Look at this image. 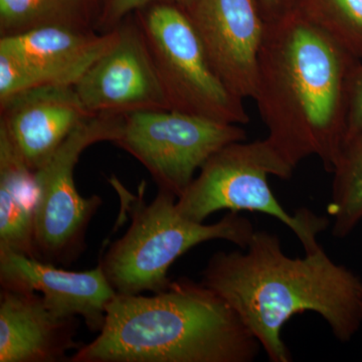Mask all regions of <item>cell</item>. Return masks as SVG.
<instances>
[{"instance_id":"1","label":"cell","mask_w":362,"mask_h":362,"mask_svg":"<svg viewBox=\"0 0 362 362\" xmlns=\"http://www.w3.org/2000/svg\"><path fill=\"white\" fill-rule=\"evenodd\" d=\"M358 59L295 8L266 18L252 100L266 139L292 168L317 157L332 173Z\"/></svg>"},{"instance_id":"2","label":"cell","mask_w":362,"mask_h":362,"mask_svg":"<svg viewBox=\"0 0 362 362\" xmlns=\"http://www.w3.org/2000/svg\"><path fill=\"white\" fill-rule=\"evenodd\" d=\"M202 276L272 362L292 361L282 330L298 314H318L341 343L351 341L362 324V280L356 273L323 249L291 258L267 230H256L246 249L214 252Z\"/></svg>"},{"instance_id":"3","label":"cell","mask_w":362,"mask_h":362,"mask_svg":"<svg viewBox=\"0 0 362 362\" xmlns=\"http://www.w3.org/2000/svg\"><path fill=\"white\" fill-rule=\"evenodd\" d=\"M262 346L204 283L171 281L151 296L116 294L97 337L70 362H252Z\"/></svg>"},{"instance_id":"4","label":"cell","mask_w":362,"mask_h":362,"mask_svg":"<svg viewBox=\"0 0 362 362\" xmlns=\"http://www.w3.org/2000/svg\"><path fill=\"white\" fill-rule=\"evenodd\" d=\"M144 189L142 182L137 197L131 194L129 228L99 262L117 294L163 291L173 281L171 265L192 247L223 240L244 250L256 232L250 220L232 211L214 223L187 220L176 209L175 194L158 189L147 204Z\"/></svg>"},{"instance_id":"5","label":"cell","mask_w":362,"mask_h":362,"mask_svg":"<svg viewBox=\"0 0 362 362\" xmlns=\"http://www.w3.org/2000/svg\"><path fill=\"white\" fill-rule=\"evenodd\" d=\"M294 171L266 138L230 143L204 164L178 197L176 209L181 216L197 223H204L220 211L267 214L289 228L305 254H312L322 249L317 238L325 232L329 221L306 207L289 213L269 183L270 176L290 180Z\"/></svg>"},{"instance_id":"6","label":"cell","mask_w":362,"mask_h":362,"mask_svg":"<svg viewBox=\"0 0 362 362\" xmlns=\"http://www.w3.org/2000/svg\"><path fill=\"white\" fill-rule=\"evenodd\" d=\"M123 124L124 116L89 117L35 171L37 259L70 267L84 252L88 228L103 201L97 194L84 197L78 194L74 173L86 149L100 142H115Z\"/></svg>"},{"instance_id":"7","label":"cell","mask_w":362,"mask_h":362,"mask_svg":"<svg viewBox=\"0 0 362 362\" xmlns=\"http://www.w3.org/2000/svg\"><path fill=\"white\" fill-rule=\"evenodd\" d=\"M146 7L137 21L170 110L235 125L249 123L244 100L214 70L187 11L168 2Z\"/></svg>"},{"instance_id":"8","label":"cell","mask_w":362,"mask_h":362,"mask_svg":"<svg viewBox=\"0 0 362 362\" xmlns=\"http://www.w3.org/2000/svg\"><path fill=\"white\" fill-rule=\"evenodd\" d=\"M247 136L235 124L173 110L144 111L124 116L114 144L147 169L158 189L178 199L214 153Z\"/></svg>"},{"instance_id":"9","label":"cell","mask_w":362,"mask_h":362,"mask_svg":"<svg viewBox=\"0 0 362 362\" xmlns=\"http://www.w3.org/2000/svg\"><path fill=\"white\" fill-rule=\"evenodd\" d=\"M118 37L117 28L45 26L0 37V100L39 86H75Z\"/></svg>"},{"instance_id":"10","label":"cell","mask_w":362,"mask_h":362,"mask_svg":"<svg viewBox=\"0 0 362 362\" xmlns=\"http://www.w3.org/2000/svg\"><path fill=\"white\" fill-rule=\"evenodd\" d=\"M115 45L74 86L90 116H125L170 110L148 45L138 21L117 25Z\"/></svg>"},{"instance_id":"11","label":"cell","mask_w":362,"mask_h":362,"mask_svg":"<svg viewBox=\"0 0 362 362\" xmlns=\"http://www.w3.org/2000/svg\"><path fill=\"white\" fill-rule=\"evenodd\" d=\"M185 11L223 84L240 99H252L266 30L258 0H195Z\"/></svg>"},{"instance_id":"12","label":"cell","mask_w":362,"mask_h":362,"mask_svg":"<svg viewBox=\"0 0 362 362\" xmlns=\"http://www.w3.org/2000/svg\"><path fill=\"white\" fill-rule=\"evenodd\" d=\"M89 117L74 86H39L0 100V130L35 173Z\"/></svg>"},{"instance_id":"13","label":"cell","mask_w":362,"mask_h":362,"mask_svg":"<svg viewBox=\"0 0 362 362\" xmlns=\"http://www.w3.org/2000/svg\"><path fill=\"white\" fill-rule=\"evenodd\" d=\"M0 286L37 293L56 315L81 317L93 333L103 328L107 307L117 294L100 264L71 272L9 251H0Z\"/></svg>"},{"instance_id":"14","label":"cell","mask_w":362,"mask_h":362,"mask_svg":"<svg viewBox=\"0 0 362 362\" xmlns=\"http://www.w3.org/2000/svg\"><path fill=\"white\" fill-rule=\"evenodd\" d=\"M78 324L56 315L37 293L1 288L0 362L69 361L68 352L84 345L75 340Z\"/></svg>"},{"instance_id":"15","label":"cell","mask_w":362,"mask_h":362,"mask_svg":"<svg viewBox=\"0 0 362 362\" xmlns=\"http://www.w3.org/2000/svg\"><path fill=\"white\" fill-rule=\"evenodd\" d=\"M35 206V171L0 130V251L37 259Z\"/></svg>"},{"instance_id":"16","label":"cell","mask_w":362,"mask_h":362,"mask_svg":"<svg viewBox=\"0 0 362 362\" xmlns=\"http://www.w3.org/2000/svg\"><path fill=\"white\" fill-rule=\"evenodd\" d=\"M94 0H0V37L45 28L96 30Z\"/></svg>"},{"instance_id":"17","label":"cell","mask_w":362,"mask_h":362,"mask_svg":"<svg viewBox=\"0 0 362 362\" xmlns=\"http://www.w3.org/2000/svg\"><path fill=\"white\" fill-rule=\"evenodd\" d=\"M332 235L345 239L362 221V132L345 141L332 171Z\"/></svg>"},{"instance_id":"18","label":"cell","mask_w":362,"mask_h":362,"mask_svg":"<svg viewBox=\"0 0 362 362\" xmlns=\"http://www.w3.org/2000/svg\"><path fill=\"white\" fill-rule=\"evenodd\" d=\"M295 9L352 56L362 58V0H302Z\"/></svg>"},{"instance_id":"19","label":"cell","mask_w":362,"mask_h":362,"mask_svg":"<svg viewBox=\"0 0 362 362\" xmlns=\"http://www.w3.org/2000/svg\"><path fill=\"white\" fill-rule=\"evenodd\" d=\"M157 2L176 4L185 11H187L194 6L195 0H107L100 16L97 30L100 33L110 32L131 13Z\"/></svg>"},{"instance_id":"20","label":"cell","mask_w":362,"mask_h":362,"mask_svg":"<svg viewBox=\"0 0 362 362\" xmlns=\"http://www.w3.org/2000/svg\"><path fill=\"white\" fill-rule=\"evenodd\" d=\"M362 132V58L357 61L350 78L345 141ZM345 143V142H344Z\"/></svg>"},{"instance_id":"21","label":"cell","mask_w":362,"mask_h":362,"mask_svg":"<svg viewBox=\"0 0 362 362\" xmlns=\"http://www.w3.org/2000/svg\"><path fill=\"white\" fill-rule=\"evenodd\" d=\"M258 1L266 18L281 13L287 9V7H285L287 0H258Z\"/></svg>"}]
</instances>
